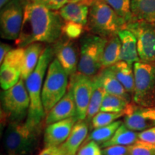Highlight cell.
Instances as JSON below:
<instances>
[{
  "mask_svg": "<svg viewBox=\"0 0 155 155\" xmlns=\"http://www.w3.org/2000/svg\"><path fill=\"white\" fill-rule=\"evenodd\" d=\"M121 42L118 35L107 38L101 59V66L106 68L121 61Z\"/></svg>",
  "mask_w": 155,
  "mask_h": 155,
  "instance_id": "obj_23",
  "label": "cell"
},
{
  "mask_svg": "<svg viewBox=\"0 0 155 155\" xmlns=\"http://www.w3.org/2000/svg\"><path fill=\"white\" fill-rule=\"evenodd\" d=\"M122 124H123V121H116L108 126L93 129V131L87 137L83 143H86L89 141H94L95 142L98 143L100 145L104 144L113 137L116 131L119 129Z\"/></svg>",
  "mask_w": 155,
  "mask_h": 155,
  "instance_id": "obj_26",
  "label": "cell"
},
{
  "mask_svg": "<svg viewBox=\"0 0 155 155\" xmlns=\"http://www.w3.org/2000/svg\"><path fill=\"white\" fill-rule=\"evenodd\" d=\"M53 52L55 58L69 76L78 72L79 55L74 40L62 35L59 40L53 44Z\"/></svg>",
  "mask_w": 155,
  "mask_h": 155,
  "instance_id": "obj_13",
  "label": "cell"
},
{
  "mask_svg": "<svg viewBox=\"0 0 155 155\" xmlns=\"http://www.w3.org/2000/svg\"><path fill=\"white\" fill-rule=\"evenodd\" d=\"M76 155H102L101 145L94 141L83 143Z\"/></svg>",
  "mask_w": 155,
  "mask_h": 155,
  "instance_id": "obj_34",
  "label": "cell"
},
{
  "mask_svg": "<svg viewBox=\"0 0 155 155\" xmlns=\"http://www.w3.org/2000/svg\"><path fill=\"white\" fill-rule=\"evenodd\" d=\"M89 123L86 120H78L73 126L68 138L60 147L65 155H76L88 134Z\"/></svg>",
  "mask_w": 155,
  "mask_h": 155,
  "instance_id": "obj_16",
  "label": "cell"
},
{
  "mask_svg": "<svg viewBox=\"0 0 155 155\" xmlns=\"http://www.w3.org/2000/svg\"><path fill=\"white\" fill-rule=\"evenodd\" d=\"M124 124L131 130L137 132L155 127V107L129 103L124 111Z\"/></svg>",
  "mask_w": 155,
  "mask_h": 155,
  "instance_id": "obj_12",
  "label": "cell"
},
{
  "mask_svg": "<svg viewBox=\"0 0 155 155\" xmlns=\"http://www.w3.org/2000/svg\"><path fill=\"white\" fill-rule=\"evenodd\" d=\"M88 2L92 3L94 0H69V2Z\"/></svg>",
  "mask_w": 155,
  "mask_h": 155,
  "instance_id": "obj_40",
  "label": "cell"
},
{
  "mask_svg": "<svg viewBox=\"0 0 155 155\" xmlns=\"http://www.w3.org/2000/svg\"><path fill=\"white\" fill-rule=\"evenodd\" d=\"M132 20L155 24V0H131Z\"/></svg>",
  "mask_w": 155,
  "mask_h": 155,
  "instance_id": "obj_22",
  "label": "cell"
},
{
  "mask_svg": "<svg viewBox=\"0 0 155 155\" xmlns=\"http://www.w3.org/2000/svg\"><path fill=\"white\" fill-rule=\"evenodd\" d=\"M41 127L22 121L9 123L4 134V146L9 155H32L38 151Z\"/></svg>",
  "mask_w": 155,
  "mask_h": 155,
  "instance_id": "obj_3",
  "label": "cell"
},
{
  "mask_svg": "<svg viewBox=\"0 0 155 155\" xmlns=\"http://www.w3.org/2000/svg\"><path fill=\"white\" fill-rule=\"evenodd\" d=\"M106 94H107V92L106 91L105 88L102 86L99 78L97 75H96L94 77V91H93L91 98L90 103H89L86 119L89 124L91 123L93 118L100 111L103 100H104Z\"/></svg>",
  "mask_w": 155,
  "mask_h": 155,
  "instance_id": "obj_25",
  "label": "cell"
},
{
  "mask_svg": "<svg viewBox=\"0 0 155 155\" xmlns=\"http://www.w3.org/2000/svg\"><path fill=\"white\" fill-rule=\"evenodd\" d=\"M108 4L126 22L132 21L131 0H103Z\"/></svg>",
  "mask_w": 155,
  "mask_h": 155,
  "instance_id": "obj_29",
  "label": "cell"
},
{
  "mask_svg": "<svg viewBox=\"0 0 155 155\" xmlns=\"http://www.w3.org/2000/svg\"><path fill=\"white\" fill-rule=\"evenodd\" d=\"M84 27V25L79 23L64 21V24L62 28V35L71 40H76L83 33Z\"/></svg>",
  "mask_w": 155,
  "mask_h": 155,
  "instance_id": "obj_32",
  "label": "cell"
},
{
  "mask_svg": "<svg viewBox=\"0 0 155 155\" xmlns=\"http://www.w3.org/2000/svg\"><path fill=\"white\" fill-rule=\"evenodd\" d=\"M68 88L72 91L79 120H86L94 88V77L76 73L71 75Z\"/></svg>",
  "mask_w": 155,
  "mask_h": 155,
  "instance_id": "obj_11",
  "label": "cell"
},
{
  "mask_svg": "<svg viewBox=\"0 0 155 155\" xmlns=\"http://www.w3.org/2000/svg\"><path fill=\"white\" fill-rule=\"evenodd\" d=\"M9 1L10 0H0V7H1V8L3 7L7 2H9Z\"/></svg>",
  "mask_w": 155,
  "mask_h": 155,
  "instance_id": "obj_41",
  "label": "cell"
},
{
  "mask_svg": "<svg viewBox=\"0 0 155 155\" xmlns=\"http://www.w3.org/2000/svg\"><path fill=\"white\" fill-rule=\"evenodd\" d=\"M26 2L27 0H10L2 7L0 14L2 38L16 40L19 38Z\"/></svg>",
  "mask_w": 155,
  "mask_h": 155,
  "instance_id": "obj_10",
  "label": "cell"
},
{
  "mask_svg": "<svg viewBox=\"0 0 155 155\" xmlns=\"http://www.w3.org/2000/svg\"><path fill=\"white\" fill-rule=\"evenodd\" d=\"M107 38L94 34L87 35L81 40L78 73L94 77L102 69L101 59Z\"/></svg>",
  "mask_w": 155,
  "mask_h": 155,
  "instance_id": "obj_7",
  "label": "cell"
},
{
  "mask_svg": "<svg viewBox=\"0 0 155 155\" xmlns=\"http://www.w3.org/2000/svg\"><path fill=\"white\" fill-rule=\"evenodd\" d=\"M74 116H77L76 106L72 91L68 88L65 96L46 114L45 123L46 126H48Z\"/></svg>",
  "mask_w": 155,
  "mask_h": 155,
  "instance_id": "obj_15",
  "label": "cell"
},
{
  "mask_svg": "<svg viewBox=\"0 0 155 155\" xmlns=\"http://www.w3.org/2000/svg\"><path fill=\"white\" fill-rule=\"evenodd\" d=\"M109 68H111L116 78L124 87L127 91L133 96L134 92L135 78L132 65L124 61H120Z\"/></svg>",
  "mask_w": 155,
  "mask_h": 155,
  "instance_id": "obj_21",
  "label": "cell"
},
{
  "mask_svg": "<svg viewBox=\"0 0 155 155\" xmlns=\"http://www.w3.org/2000/svg\"><path fill=\"white\" fill-rule=\"evenodd\" d=\"M38 155H65L60 147H45Z\"/></svg>",
  "mask_w": 155,
  "mask_h": 155,
  "instance_id": "obj_38",
  "label": "cell"
},
{
  "mask_svg": "<svg viewBox=\"0 0 155 155\" xmlns=\"http://www.w3.org/2000/svg\"><path fill=\"white\" fill-rule=\"evenodd\" d=\"M139 133L137 131L131 130L124 124L120 126L119 129L116 131L113 137L109 140L106 141L104 144H101V148L114 146V145H120V146H131L139 141Z\"/></svg>",
  "mask_w": 155,
  "mask_h": 155,
  "instance_id": "obj_24",
  "label": "cell"
},
{
  "mask_svg": "<svg viewBox=\"0 0 155 155\" xmlns=\"http://www.w3.org/2000/svg\"><path fill=\"white\" fill-rule=\"evenodd\" d=\"M137 40L140 61L155 64V24L144 21L132 20L126 25Z\"/></svg>",
  "mask_w": 155,
  "mask_h": 155,
  "instance_id": "obj_9",
  "label": "cell"
},
{
  "mask_svg": "<svg viewBox=\"0 0 155 155\" xmlns=\"http://www.w3.org/2000/svg\"><path fill=\"white\" fill-rule=\"evenodd\" d=\"M124 116V111L120 113H110V112L99 111L93 118L91 121L92 129L108 126L116 121L121 116Z\"/></svg>",
  "mask_w": 155,
  "mask_h": 155,
  "instance_id": "obj_30",
  "label": "cell"
},
{
  "mask_svg": "<svg viewBox=\"0 0 155 155\" xmlns=\"http://www.w3.org/2000/svg\"><path fill=\"white\" fill-rule=\"evenodd\" d=\"M129 147L114 145L103 148L102 155H129Z\"/></svg>",
  "mask_w": 155,
  "mask_h": 155,
  "instance_id": "obj_36",
  "label": "cell"
},
{
  "mask_svg": "<svg viewBox=\"0 0 155 155\" xmlns=\"http://www.w3.org/2000/svg\"><path fill=\"white\" fill-rule=\"evenodd\" d=\"M91 5V3L88 2H68L58 12L64 21L79 23L86 26Z\"/></svg>",
  "mask_w": 155,
  "mask_h": 155,
  "instance_id": "obj_17",
  "label": "cell"
},
{
  "mask_svg": "<svg viewBox=\"0 0 155 155\" xmlns=\"http://www.w3.org/2000/svg\"><path fill=\"white\" fill-rule=\"evenodd\" d=\"M32 1L40 4L53 11L60 10L62 7L69 2V0H32Z\"/></svg>",
  "mask_w": 155,
  "mask_h": 155,
  "instance_id": "obj_35",
  "label": "cell"
},
{
  "mask_svg": "<svg viewBox=\"0 0 155 155\" xmlns=\"http://www.w3.org/2000/svg\"><path fill=\"white\" fill-rule=\"evenodd\" d=\"M64 20L59 12L27 0L20 34L15 44L25 48L35 42L54 44L62 35Z\"/></svg>",
  "mask_w": 155,
  "mask_h": 155,
  "instance_id": "obj_1",
  "label": "cell"
},
{
  "mask_svg": "<svg viewBox=\"0 0 155 155\" xmlns=\"http://www.w3.org/2000/svg\"><path fill=\"white\" fill-rule=\"evenodd\" d=\"M78 120V116H74L47 126L43 134L44 148L59 147L63 144Z\"/></svg>",
  "mask_w": 155,
  "mask_h": 155,
  "instance_id": "obj_14",
  "label": "cell"
},
{
  "mask_svg": "<svg viewBox=\"0 0 155 155\" xmlns=\"http://www.w3.org/2000/svg\"><path fill=\"white\" fill-rule=\"evenodd\" d=\"M135 87L132 102L137 105L155 107V64L137 62L133 65Z\"/></svg>",
  "mask_w": 155,
  "mask_h": 155,
  "instance_id": "obj_8",
  "label": "cell"
},
{
  "mask_svg": "<svg viewBox=\"0 0 155 155\" xmlns=\"http://www.w3.org/2000/svg\"><path fill=\"white\" fill-rule=\"evenodd\" d=\"M21 78V73L18 70L2 64L0 68V84L3 90H8L19 82Z\"/></svg>",
  "mask_w": 155,
  "mask_h": 155,
  "instance_id": "obj_28",
  "label": "cell"
},
{
  "mask_svg": "<svg viewBox=\"0 0 155 155\" xmlns=\"http://www.w3.org/2000/svg\"><path fill=\"white\" fill-rule=\"evenodd\" d=\"M129 104V102L122 97L106 94L103 100L100 111L110 113L124 112Z\"/></svg>",
  "mask_w": 155,
  "mask_h": 155,
  "instance_id": "obj_27",
  "label": "cell"
},
{
  "mask_svg": "<svg viewBox=\"0 0 155 155\" xmlns=\"http://www.w3.org/2000/svg\"><path fill=\"white\" fill-rule=\"evenodd\" d=\"M68 73L56 58L50 63L46 73L42 91V101L47 114L68 91L69 80Z\"/></svg>",
  "mask_w": 155,
  "mask_h": 155,
  "instance_id": "obj_6",
  "label": "cell"
},
{
  "mask_svg": "<svg viewBox=\"0 0 155 155\" xmlns=\"http://www.w3.org/2000/svg\"><path fill=\"white\" fill-rule=\"evenodd\" d=\"M107 94L122 97L131 103L132 96L127 91L124 87L116 78L111 68H103L97 75Z\"/></svg>",
  "mask_w": 155,
  "mask_h": 155,
  "instance_id": "obj_19",
  "label": "cell"
},
{
  "mask_svg": "<svg viewBox=\"0 0 155 155\" xmlns=\"http://www.w3.org/2000/svg\"><path fill=\"white\" fill-rule=\"evenodd\" d=\"M45 48L41 42H35L25 48V61L21 71V78L25 81L33 72Z\"/></svg>",
  "mask_w": 155,
  "mask_h": 155,
  "instance_id": "obj_20",
  "label": "cell"
},
{
  "mask_svg": "<svg viewBox=\"0 0 155 155\" xmlns=\"http://www.w3.org/2000/svg\"><path fill=\"white\" fill-rule=\"evenodd\" d=\"M129 155H155L154 145L139 140L129 146Z\"/></svg>",
  "mask_w": 155,
  "mask_h": 155,
  "instance_id": "obj_33",
  "label": "cell"
},
{
  "mask_svg": "<svg viewBox=\"0 0 155 155\" xmlns=\"http://www.w3.org/2000/svg\"><path fill=\"white\" fill-rule=\"evenodd\" d=\"M24 81L20 78L15 86L2 94L1 122L4 126L22 121L28 116L30 98Z\"/></svg>",
  "mask_w": 155,
  "mask_h": 155,
  "instance_id": "obj_5",
  "label": "cell"
},
{
  "mask_svg": "<svg viewBox=\"0 0 155 155\" xmlns=\"http://www.w3.org/2000/svg\"><path fill=\"white\" fill-rule=\"evenodd\" d=\"M121 42V61L132 65L140 61L137 50V40L134 35L127 29H124L118 33Z\"/></svg>",
  "mask_w": 155,
  "mask_h": 155,
  "instance_id": "obj_18",
  "label": "cell"
},
{
  "mask_svg": "<svg viewBox=\"0 0 155 155\" xmlns=\"http://www.w3.org/2000/svg\"><path fill=\"white\" fill-rule=\"evenodd\" d=\"M53 47L47 46L33 72L25 80V85L30 98V108L25 121L32 127L42 125V120L45 118L46 114L42 101V83L48 67L53 60Z\"/></svg>",
  "mask_w": 155,
  "mask_h": 155,
  "instance_id": "obj_2",
  "label": "cell"
},
{
  "mask_svg": "<svg viewBox=\"0 0 155 155\" xmlns=\"http://www.w3.org/2000/svg\"><path fill=\"white\" fill-rule=\"evenodd\" d=\"M139 140L155 146V127L141 131L138 134Z\"/></svg>",
  "mask_w": 155,
  "mask_h": 155,
  "instance_id": "obj_37",
  "label": "cell"
},
{
  "mask_svg": "<svg viewBox=\"0 0 155 155\" xmlns=\"http://www.w3.org/2000/svg\"><path fill=\"white\" fill-rule=\"evenodd\" d=\"M11 50L12 48L8 44L1 42V46H0V63H1V65L3 63L6 55Z\"/></svg>",
  "mask_w": 155,
  "mask_h": 155,
  "instance_id": "obj_39",
  "label": "cell"
},
{
  "mask_svg": "<svg viewBox=\"0 0 155 155\" xmlns=\"http://www.w3.org/2000/svg\"><path fill=\"white\" fill-rule=\"evenodd\" d=\"M127 22L103 0H94L90 6L86 27L92 34L108 38L125 29Z\"/></svg>",
  "mask_w": 155,
  "mask_h": 155,
  "instance_id": "obj_4",
  "label": "cell"
},
{
  "mask_svg": "<svg viewBox=\"0 0 155 155\" xmlns=\"http://www.w3.org/2000/svg\"><path fill=\"white\" fill-rule=\"evenodd\" d=\"M24 61L25 48H17L15 49H12L7 53L3 63L18 70L21 73L24 65Z\"/></svg>",
  "mask_w": 155,
  "mask_h": 155,
  "instance_id": "obj_31",
  "label": "cell"
}]
</instances>
